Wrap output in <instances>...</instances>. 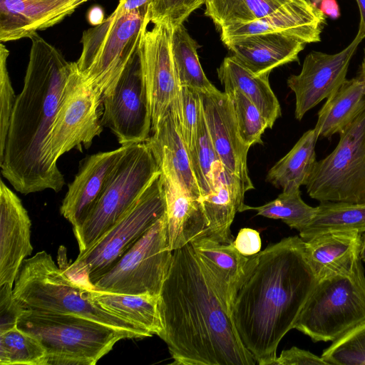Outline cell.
I'll return each instance as SVG.
<instances>
[{"label":"cell","instance_id":"cell-1","mask_svg":"<svg viewBox=\"0 0 365 365\" xmlns=\"http://www.w3.org/2000/svg\"><path fill=\"white\" fill-rule=\"evenodd\" d=\"M233 300L191 242L173 252L159 295L161 338L175 365H255L232 316Z\"/></svg>","mask_w":365,"mask_h":365},{"label":"cell","instance_id":"cell-2","mask_svg":"<svg viewBox=\"0 0 365 365\" xmlns=\"http://www.w3.org/2000/svg\"><path fill=\"white\" fill-rule=\"evenodd\" d=\"M317 279L299 236L282 239L251 257L232 303L240 338L259 365H273Z\"/></svg>","mask_w":365,"mask_h":365},{"label":"cell","instance_id":"cell-3","mask_svg":"<svg viewBox=\"0 0 365 365\" xmlns=\"http://www.w3.org/2000/svg\"><path fill=\"white\" fill-rule=\"evenodd\" d=\"M30 38L24 84L11 116L1 170L21 194L58 192L65 180L49 160L48 141L73 62L37 34Z\"/></svg>","mask_w":365,"mask_h":365},{"label":"cell","instance_id":"cell-4","mask_svg":"<svg viewBox=\"0 0 365 365\" xmlns=\"http://www.w3.org/2000/svg\"><path fill=\"white\" fill-rule=\"evenodd\" d=\"M14 296L26 310L83 317L124 332L130 339L151 336L93 301L89 290L69 277L46 251L24 260L14 282Z\"/></svg>","mask_w":365,"mask_h":365},{"label":"cell","instance_id":"cell-5","mask_svg":"<svg viewBox=\"0 0 365 365\" xmlns=\"http://www.w3.org/2000/svg\"><path fill=\"white\" fill-rule=\"evenodd\" d=\"M150 23L148 6L130 11L118 1L101 24L83 31L81 54L75 63L101 96L111 90L138 53Z\"/></svg>","mask_w":365,"mask_h":365},{"label":"cell","instance_id":"cell-6","mask_svg":"<svg viewBox=\"0 0 365 365\" xmlns=\"http://www.w3.org/2000/svg\"><path fill=\"white\" fill-rule=\"evenodd\" d=\"M17 327L37 338L47 365H95L121 339L122 331L83 317L26 310Z\"/></svg>","mask_w":365,"mask_h":365},{"label":"cell","instance_id":"cell-7","mask_svg":"<svg viewBox=\"0 0 365 365\" xmlns=\"http://www.w3.org/2000/svg\"><path fill=\"white\" fill-rule=\"evenodd\" d=\"M361 262L360 259L349 271L317 279L294 329L314 342H333L365 323Z\"/></svg>","mask_w":365,"mask_h":365},{"label":"cell","instance_id":"cell-8","mask_svg":"<svg viewBox=\"0 0 365 365\" xmlns=\"http://www.w3.org/2000/svg\"><path fill=\"white\" fill-rule=\"evenodd\" d=\"M161 172L129 210L86 251L63 269L88 289L109 271L144 233L165 213Z\"/></svg>","mask_w":365,"mask_h":365},{"label":"cell","instance_id":"cell-9","mask_svg":"<svg viewBox=\"0 0 365 365\" xmlns=\"http://www.w3.org/2000/svg\"><path fill=\"white\" fill-rule=\"evenodd\" d=\"M160 173L145 142L128 145L96 205L83 223L73 230L79 253L86 251L109 230Z\"/></svg>","mask_w":365,"mask_h":365},{"label":"cell","instance_id":"cell-10","mask_svg":"<svg viewBox=\"0 0 365 365\" xmlns=\"http://www.w3.org/2000/svg\"><path fill=\"white\" fill-rule=\"evenodd\" d=\"M305 186L319 202L365 203V109L339 134L333 151L317 162Z\"/></svg>","mask_w":365,"mask_h":365},{"label":"cell","instance_id":"cell-11","mask_svg":"<svg viewBox=\"0 0 365 365\" xmlns=\"http://www.w3.org/2000/svg\"><path fill=\"white\" fill-rule=\"evenodd\" d=\"M172 257L165 213L91 289L159 296Z\"/></svg>","mask_w":365,"mask_h":365},{"label":"cell","instance_id":"cell-12","mask_svg":"<svg viewBox=\"0 0 365 365\" xmlns=\"http://www.w3.org/2000/svg\"><path fill=\"white\" fill-rule=\"evenodd\" d=\"M102 114V96L73 62L48 141L51 164L57 166L58 158L73 148H89L103 131Z\"/></svg>","mask_w":365,"mask_h":365},{"label":"cell","instance_id":"cell-13","mask_svg":"<svg viewBox=\"0 0 365 365\" xmlns=\"http://www.w3.org/2000/svg\"><path fill=\"white\" fill-rule=\"evenodd\" d=\"M102 104L101 123L121 145L143 143L150 136L151 113L138 53L102 96Z\"/></svg>","mask_w":365,"mask_h":365},{"label":"cell","instance_id":"cell-14","mask_svg":"<svg viewBox=\"0 0 365 365\" xmlns=\"http://www.w3.org/2000/svg\"><path fill=\"white\" fill-rule=\"evenodd\" d=\"M173 31L174 28L168 21L153 24L145 32L138 50L149 100L152 129L178 100L181 91L172 51Z\"/></svg>","mask_w":365,"mask_h":365},{"label":"cell","instance_id":"cell-15","mask_svg":"<svg viewBox=\"0 0 365 365\" xmlns=\"http://www.w3.org/2000/svg\"><path fill=\"white\" fill-rule=\"evenodd\" d=\"M364 38L358 30L352 41L338 53L312 51L306 56L300 73L289 76L287 81L295 95L297 120H301L309 110L327 99L345 82L351 60Z\"/></svg>","mask_w":365,"mask_h":365},{"label":"cell","instance_id":"cell-16","mask_svg":"<svg viewBox=\"0 0 365 365\" xmlns=\"http://www.w3.org/2000/svg\"><path fill=\"white\" fill-rule=\"evenodd\" d=\"M201 100L207 130L223 168L241 180L246 192L254 189L247 163L250 147L240 137L228 96L217 88L201 92Z\"/></svg>","mask_w":365,"mask_h":365},{"label":"cell","instance_id":"cell-17","mask_svg":"<svg viewBox=\"0 0 365 365\" xmlns=\"http://www.w3.org/2000/svg\"><path fill=\"white\" fill-rule=\"evenodd\" d=\"M128 145L87 158L82 163L60 207L61 215L78 229L92 212Z\"/></svg>","mask_w":365,"mask_h":365},{"label":"cell","instance_id":"cell-18","mask_svg":"<svg viewBox=\"0 0 365 365\" xmlns=\"http://www.w3.org/2000/svg\"><path fill=\"white\" fill-rule=\"evenodd\" d=\"M326 16L311 2L297 4L252 21L237 24L220 30L223 43L242 37L276 34L294 37L304 43L321 41Z\"/></svg>","mask_w":365,"mask_h":365},{"label":"cell","instance_id":"cell-19","mask_svg":"<svg viewBox=\"0 0 365 365\" xmlns=\"http://www.w3.org/2000/svg\"><path fill=\"white\" fill-rule=\"evenodd\" d=\"M31 227L21 200L1 180L0 285L14 284L24 260L32 253Z\"/></svg>","mask_w":365,"mask_h":365},{"label":"cell","instance_id":"cell-20","mask_svg":"<svg viewBox=\"0 0 365 365\" xmlns=\"http://www.w3.org/2000/svg\"><path fill=\"white\" fill-rule=\"evenodd\" d=\"M82 4L43 0H0V41L31 38L53 26Z\"/></svg>","mask_w":365,"mask_h":365},{"label":"cell","instance_id":"cell-21","mask_svg":"<svg viewBox=\"0 0 365 365\" xmlns=\"http://www.w3.org/2000/svg\"><path fill=\"white\" fill-rule=\"evenodd\" d=\"M151 133L145 143L151 150L161 173L192 197L200 199L202 195L192 169L188 150L172 106Z\"/></svg>","mask_w":365,"mask_h":365},{"label":"cell","instance_id":"cell-22","mask_svg":"<svg viewBox=\"0 0 365 365\" xmlns=\"http://www.w3.org/2000/svg\"><path fill=\"white\" fill-rule=\"evenodd\" d=\"M240 63L256 75H269L281 66L299 61L306 43L276 34L242 37L224 43Z\"/></svg>","mask_w":365,"mask_h":365},{"label":"cell","instance_id":"cell-23","mask_svg":"<svg viewBox=\"0 0 365 365\" xmlns=\"http://www.w3.org/2000/svg\"><path fill=\"white\" fill-rule=\"evenodd\" d=\"M245 192L241 180L222 165L217 171L212 191L200 199L207 223L202 235L221 243H232L231 225L245 205Z\"/></svg>","mask_w":365,"mask_h":365},{"label":"cell","instance_id":"cell-24","mask_svg":"<svg viewBox=\"0 0 365 365\" xmlns=\"http://www.w3.org/2000/svg\"><path fill=\"white\" fill-rule=\"evenodd\" d=\"M361 233L334 230L304 241L306 258L317 279L351 269L360 259Z\"/></svg>","mask_w":365,"mask_h":365},{"label":"cell","instance_id":"cell-25","mask_svg":"<svg viewBox=\"0 0 365 365\" xmlns=\"http://www.w3.org/2000/svg\"><path fill=\"white\" fill-rule=\"evenodd\" d=\"M160 174L169 248L173 252L202 235L207 223L200 200L192 197L176 182Z\"/></svg>","mask_w":365,"mask_h":365},{"label":"cell","instance_id":"cell-26","mask_svg":"<svg viewBox=\"0 0 365 365\" xmlns=\"http://www.w3.org/2000/svg\"><path fill=\"white\" fill-rule=\"evenodd\" d=\"M225 91L238 90L259 109L269 128L281 115L280 104L269 82V75H256L232 55L225 57L217 69Z\"/></svg>","mask_w":365,"mask_h":365},{"label":"cell","instance_id":"cell-27","mask_svg":"<svg viewBox=\"0 0 365 365\" xmlns=\"http://www.w3.org/2000/svg\"><path fill=\"white\" fill-rule=\"evenodd\" d=\"M365 109V82L360 73L329 96L317 113L314 128L318 138L342 133Z\"/></svg>","mask_w":365,"mask_h":365},{"label":"cell","instance_id":"cell-28","mask_svg":"<svg viewBox=\"0 0 365 365\" xmlns=\"http://www.w3.org/2000/svg\"><path fill=\"white\" fill-rule=\"evenodd\" d=\"M93 301L106 310L159 337L163 325L159 311V296L128 294L88 289Z\"/></svg>","mask_w":365,"mask_h":365},{"label":"cell","instance_id":"cell-29","mask_svg":"<svg viewBox=\"0 0 365 365\" xmlns=\"http://www.w3.org/2000/svg\"><path fill=\"white\" fill-rule=\"evenodd\" d=\"M190 242L234 300L247 274L252 256L242 255L232 242L221 243L205 235H200Z\"/></svg>","mask_w":365,"mask_h":365},{"label":"cell","instance_id":"cell-30","mask_svg":"<svg viewBox=\"0 0 365 365\" xmlns=\"http://www.w3.org/2000/svg\"><path fill=\"white\" fill-rule=\"evenodd\" d=\"M314 128L306 131L293 148L268 171L266 180L282 191L306 185L317 163Z\"/></svg>","mask_w":365,"mask_h":365},{"label":"cell","instance_id":"cell-31","mask_svg":"<svg viewBox=\"0 0 365 365\" xmlns=\"http://www.w3.org/2000/svg\"><path fill=\"white\" fill-rule=\"evenodd\" d=\"M307 0H206L205 15L220 31L259 19Z\"/></svg>","mask_w":365,"mask_h":365},{"label":"cell","instance_id":"cell-32","mask_svg":"<svg viewBox=\"0 0 365 365\" xmlns=\"http://www.w3.org/2000/svg\"><path fill=\"white\" fill-rule=\"evenodd\" d=\"M312 222L299 232L304 240L334 230L365 231V203L320 202Z\"/></svg>","mask_w":365,"mask_h":365},{"label":"cell","instance_id":"cell-33","mask_svg":"<svg viewBox=\"0 0 365 365\" xmlns=\"http://www.w3.org/2000/svg\"><path fill=\"white\" fill-rule=\"evenodd\" d=\"M198 44L183 24L174 29L172 51L178 78L181 87L187 86L202 93L217 88L204 73L197 54Z\"/></svg>","mask_w":365,"mask_h":365},{"label":"cell","instance_id":"cell-34","mask_svg":"<svg viewBox=\"0 0 365 365\" xmlns=\"http://www.w3.org/2000/svg\"><path fill=\"white\" fill-rule=\"evenodd\" d=\"M255 210L257 215L282 220L290 228L300 232L315 217L317 207L307 205L301 197L300 188L282 191L274 200L258 207L245 205L242 212Z\"/></svg>","mask_w":365,"mask_h":365},{"label":"cell","instance_id":"cell-35","mask_svg":"<svg viewBox=\"0 0 365 365\" xmlns=\"http://www.w3.org/2000/svg\"><path fill=\"white\" fill-rule=\"evenodd\" d=\"M1 365H47V354L39 340L14 327L0 333Z\"/></svg>","mask_w":365,"mask_h":365},{"label":"cell","instance_id":"cell-36","mask_svg":"<svg viewBox=\"0 0 365 365\" xmlns=\"http://www.w3.org/2000/svg\"><path fill=\"white\" fill-rule=\"evenodd\" d=\"M188 153L201 197L205 196L212 191L217 171L222 163L210 136L203 110L195 145Z\"/></svg>","mask_w":365,"mask_h":365},{"label":"cell","instance_id":"cell-37","mask_svg":"<svg viewBox=\"0 0 365 365\" xmlns=\"http://www.w3.org/2000/svg\"><path fill=\"white\" fill-rule=\"evenodd\" d=\"M224 92L231 101L238 130L244 143L250 148L254 144L262 143V135L269 127L257 107L238 90Z\"/></svg>","mask_w":365,"mask_h":365},{"label":"cell","instance_id":"cell-38","mask_svg":"<svg viewBox=\"0 0 365 365\" xmlns=\"http://www.w3.org/2000/svg\"><path fill=\"white\" fill-rule=\"evenodd\" d=\"M172 108L189 152L195 145L202 114L201 92L190 87H181L180 96Z\"/></svg>","mask_w":365,"mask_h":365},{"label":"cell","instance_id":"cell-39","mask_svg":"<svg viewBox=\"0 0 365 365\" xmlns=\"http://www.w3.org/2000/svg\"><path fill=\"white\" fill-rule=\"evenodd\" d=\"M321 357L327 365H365V323L333 341Z\"/></svg>","mask_w":365,"mask_h":365},{"label":"cell","instance_id":"cell-40","mask_svg":"<svg viewBox=\"0 0 365 365\" xmlns=\"http://www.w3.org/2000/svg\"><path fill=\"white\" fill-rule=\"evenodd\" d=\"M205 4L203 0H150L148 15L153 24L169 22L175 29L183 24L187 18Z\"/></svg>","mask_w":365,"mask_h":365},{"label":"cell","instance_id":"cell-41","mask_svg":"<svg viewBox=\"0 0 365 365\" xmlns=\"http://www.w3.org/2000/svg\"><path fill=\"white\" fill-rule=\"evenodd\" d=\"M9 51L0 44V158L3 156L12 111L16 103L15 96L7 69Z\"/></svg>","mask_w":365,"mask_h":365},{"label":"cell","instance_id":"cell-42","mask_svg":"<svg viewBox=\"0 0 365 365\" xmlns=\"http://www.w3.org/2000/svg\"><path fill=\"white\" fill-rule=\"evenodd\" d=\"M24 309L15 299L13 284L0 285V333L17 327V322Z\"/></svg>","mask_w":365,"mask_h":365},{"label":"cell","instance_id":"cell-43","mask_svg":"<svg viewBox=\"0 0 365 365\" xmlns=\"http://www.w3.org/2000/svg\"><path fill=\"white\" fill-rule=\"evenodd\" d=\"M273 365H327L321 357L296 346L283 350Z\"/></svg>","mask_w":365,"mask_h":365},{"label":"cell","instance_id":"cell-44","mask_svg":"<svg viewBox=\"0 0 365 365\" xmlns=\"http://www.w3.org/2000/svg\"><path fill=\"white\" fill-rule=\"evenodd\" d=\"M232 244L245 256H252L260 252L262 242L259 233L251 228H242Z\"/></svg>","mask_w":365,"mask_h":365},{"label":"cell","instance_id":"cell-45","mask_svg":"<svg viewBox=\"0 0 365 365\" xmlns=\"http://www.w3.org/2000/svg\"><path fill=\"white\" fill-rule=\"evenodd\" d=\"M314 4L326 16L336 19L341 15L336 0H318Z\"/></svg>","mask_w":365,"mask_h":365},{"label":"cell","instance_id":"cell-46","mask_svg":"<svg viewBox=\"0 0 365 365\" xmlns=\"http://www.w3.org/2000/svg\"><path fill=\"white\" fill-rule=\"evenodd\" d=\"M103 9L99 6H94L88 14V20L93 26L101 24L104 19Z\"/></svg>","mask_w":365,"mask_h":365},{"label":"cell","instance_id":"cell-47","mask_svg":"<svg viewBox=\"0 0 365 365\" xmlns=\"http://www.w3.org/2000/svg\"><path fill=\"white\" fill-rule=\"evenodd\" d=\"M125 9L133 11L148 7L150 0H118Z\"/></svg>","mask_w":365,"mask_h":365},{"label":"cell","instance_id":"cell-48","mask_svg":"<svg viewBox=\"0 0 365 365\" xmlns=\"http://www.w3.org/2000/svg\"><path fill=\"white\" fill-rule=\"evenodd\" d=\"M359 6L360 13V21L359 30L361 31L365 37V0H356Z\"/></svg>","mask_w":365,"mask_h":365},{"label":"cell","instance_id":"cell-49","mask_svg":"<svg viewBox=\"0 0 365 365\" xmlns=\"http://www.w3.org/2000/svg\"><path fill=\"white\" fill-rule=\"evenodd\" d=\"M361 233V243L359 250V257L362 262H365V231Z\"/></svg>","mask_w":365,"mask_h":365},{"label":"cell","instance_id":"cell-50","mask_svg":"<svg viewBox=\"0 0 365 365\" xmlns=\"http://www.w3.org/2000/svg\"><path fill=\"white\" fill-rule=\"evenodd\" d=\"M359 73L361 74L365 82V50L364 53V58L361 62V70Z\"/></svg>","mask_w":365,"mask_h":365},{"label":"cell","instance_id":"cell-51","mask_svg":"<svg viewBox=\"0 0 365 365\" xmlns=\"http://www.w3.org/2000/svg\"><path fill=\"white\" fill-rule=\"evenodd\" d=\"M43 1H67V2H74L79 3L81 4H83L84 3L90 1V0H43Z\"/></svg>","mask_w":365,"mask_h":365},{"label":"cell","instance_id":"cell-52","mask_svg":"<svg viewBox=\"0 0 365 365\" xmlns=\"http://www.w3.org/2000/svg\"><path fill=\"white\" fill-rule=\"evenodd\" d=\"M307 1H309V2L311 1V0H307Z\"/></svg>","mask_w":365,"mask_h":365},{"label":"cell","instance_id":"cell-53","mask_svg":"<svg viewBox=\"0 0 365 365\" xmlns=\"http://www.w3.org/2000/svg\"><path fill=\"white\" fill-rule=\"evenodd\" d=\"M203 1H204V2L205 3L206 0H203Z\"/></svg>","mask_w":365,"mask_h":365}]
</instances>
